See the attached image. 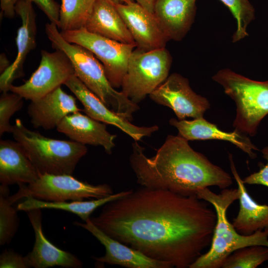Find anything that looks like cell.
<instances>
[{"mask_svg": "<svg viewBox=\"0 0 268 268\" xmlns=\"http://www.w3.org/2000/svg\"><path fill=\"white\" fill-rule=\"evenodd\" d=\"M207 202L196 196L142 187L105 204L90 219L147 257L187 268L211 242L216 214Z\"/></svg>", "mask_w": 268, "mask_h": 268, "instance_id": "6da1fadb", "label": "cell"}, {"mask_svg": "<svg viewBox=\"0 0 268 268\" xmlns=\"http://www.w3.org/2000/svg\"><path fill=\"white\" fill-rule=\"evenodd\" d=\"M132 148L130 165L142 187L197 196L202 189L216 186L224 189L233 183L229 173L178 135H168L152 157L144 154V148L137 141L132 143Z\"/></svg>", "mask_w": 268, "mask_h": 268, "instance_id": "7a4b0ae2", "label": "cell"}, {"mask_svg": "<svg viewBox=\"0 0 268 268\" xmlns=\"http://www.w3.org/2000/svg\"><path fill=\"white\" fill-rule=\"evenodd\" d=\"M53 23H47L45 32L52 47L63 52L70 60L76 76L108 107L120 116L132 121L133 114L139 109L122 91H118L108 80L104 67L85 47L66 41Z\"/></svg>", "mask_w": 268, "mask_h": 268, "instance_id": "3957f363", "label": "cell"}, {"mask_svg": "<svg viewBox=\"0 0 268 268\" xmlns=\"http://www.w3.org/2000/svg\"><path fill=\"white\" fill-rule=\"evenodd\" d=\"M197 197L213 206L216 214V222L209 250L201 254L190 268H221L226 259L237 249L254 245L268 247V228L245 235L239 233L228 221L227 209L234 201L239 199L238 188L222 189L217 194L205 188L199 191Z\"/></svg>", "mask_w": 268, "mask_h": 268, "instance_id": "277c9868", "label": "cell"}, {"mask_svg": "<svg viewBox=\"0 0 268 268\" xmlns=\"http://www.w3.org/2000/svg\"><path fill=\"white\" fill-rule=\"evenodd\" d=\"M11 133L40 174L72 175L87 152L85 145L45 136L28 129L19 119L15 120Z\"/></svg>", "mask_w": 268, "mask_h": 268, "instance_id": "5b68a950", "label": "cell"}, {"mask_svg": "<svg viewBox=\"0 0 268 268\" xmlns=\"http://www.w3.org/2000/svg\"><path fill=\"white\" fill-rule=\"evenodd\" d=\"M212 79L235 103L234 129L255 135L260 122L268 114V80H252L229 68L218 70Z\"/></svg>", "mask_w": 268, "mask_h": 268, "instance_id": "8992f818", "label": "cell"}, {"mask_svg": "<svg viewBox=\"0 0 268 268\" xmlns=\"http://www.w3.org/2000/svg\"><path fill=\"white\" fill-rule=\"evenodd\" d=\"M172 62L171 55L165 47L150 51L134 50L121 91L138 104L166 79Z\"/></svg>", "mask_w": 268, "mask_h": 268, "instance_id": "52a82bcc", "label": "cell"}, {"mask_svg": "<svg viewBox=\"0 0 268 268\" xmlns=\"http://www.w3.org/2000/svg\"><path fill=\"white\" fill-rule=\"evenodd\" d=\"M113 194L106 184L94 185L78 180L71 175L40 174L33 182L19 186L17 191L9 197L12 204L31 197L46 201L63 202L99 199Z\"/></svg>", "mask_w": 268, "mask_h": 268, "instance_id": "ba28073f", "label": "cell"}, {"mask_svg": "<svg viewBox=\"0 0 268 268\" xmlns=\"http://www.w3.org/2000/svg\"><path fill=\"white\" fill-rule=\"evenodd\" d=\"M60 32L69 43L78 44L90 51L102 63L111 85L114 88L121 87L130 57L136 44L109 39L89 32L84 27Z\"/></svg>", "mask_w": 268, "mask_h": 268, "instance_id": "9c48e42d", "label": "cell"}, {"mask_svg": "<svg viewBox=\"0 0 268 268\" xmlns=\"http://www.w3.org/2000/svg\"><path fill=\"white\" fill-rule=\"evenodd\" d=\"M41 59L37 69L25 82L19 86L12 85L9 91L26 100L38 99L53 91L75 74L68 57L62 51L50 53L41 51Z\"/></svg>", "mask_w": 268, "mask_h": 268, "instance_id": "30bf717a", "label": "cell"}, {"mask_svg": "<svg viewBox=\"0 0 268 268\" xmlns=\"http://www.w3.org/2000/svg\"><path fill=\"white\" fill-rule=\"evenodd\" d=\"M149 97L155 103L171 109L179 120L203 118L210 107L207 98L195 92L188 79L177 73L169 75Z\"/></svg>", "mask_w": 268, "mask_h": 268, "instance_id": "8fae6325", "label": "cell"}, {"mask_svg": "<svg viewBox=\"0 0 268 268\" xmlns=\"http://www.w3.org/2000/svg\"><path fill=\"white\" fill-rule=\"evenodd\" d=\"M73 93L83 106V111L91 118L120 129L138 141L144 136H150L159 128L154 125L139 127L120 116L108 107L94 93L90 90L76 76H71L64 84Z\"/></svg>", "mask_w": 268, "mask_h": 268, "instance_id": "7c38bea8", "label": "cell"}, {"mask_svg": "<svg viewBox=\"0 0 268 268\" xmlns=\"http://www.w3.org/2000/svg\"><path fill=\"white\" fill-rule=\"evenodd\" d=\"M137 48L150 51L165 48L168 41L154 14L134 1L114 4Z\"/></svg>", "mask_w": 268, "mask_h": 268, "instance_id": "4fadbf2b", "label": "cell"}, {"mask_svg": "<svg viewBox=\"0 0 268 268\" xmlns=\"http://www.w3.org/2000/svg\"><path fill=\"white\" fill-rule=\"evenodd\" d=\"M73 224L90 232L105 248L100 257H94L97 263L116 265L128 268H170V264L151 259L141 252L107 235L90 220Z\"/></svg>", "mask_w": 268, "mask_h": 268, "instance_id": "5bb4252c", "label": "cell"}, {"mask_svg": "<svg viewBox=\"0 0 268 268\" xmlns=\"http://www.w3.org/2000/svg\"><path fill=\"white\" fill-rule=\"evenodd\" d=\"M32 3L28 0H18L16 4V13L20 17L22 22L16 38L17 55L13 62L0 74L1 92L9 91L12 82L22 76L25 60L36 46V14Z\"/></svg>", "mask_w": 268, "mask_h": 268, "instance_id": "9a60e30c", "label": "cell"}, {"mask_svg": "<svg viewBox=\"0 0 268 268\" xmlns=\"http://www.w3.org/2000/svg\"><path fill=\"white\" fill-rule=\"evenodd\" d=\"M83 111L76 104V99L65 92L61 86L28 105L27 113L35 128L52 130L59 125L70 114Z\"/></svg>", "mask_w": 268, "mask_h": 268, "instance_id": "2e32d148", "label": "cell"}, {"mask_svg": "<svg viewBox=\"0 0 268 268\" xmlns=\"http://www.w3.org/2000/svg\"><path fill=\"white\" fill-rule=\"evenodd\" d=\"M42 209L26 211L35 234L33 249L27 257L31 267L47 268L59 266L66 268H79L82 262L71 253L63 250L50 242L45 236L42 225Z\"/></svg>", "mask_w": 268, "mask_h": 268, "instance_id": "e0dca14e", "label": "cell"}, {"mask_svg": "<svg viewBox=\"0 0 268 268\" xmlns=\"http://www.w3.org/2000/svg\"><path fill=\"white\" fill-rule=\"evenodd\" d=\"M169 123L178 130V135L188 141L208 139L227 141L247 153L252 159L257 157L256 153L253 151L259 150L246 134L236 129L232 132L223 131L217 125L203 118L193 120H179L171 118Z\"/></svg>", "mask_w": 268, "mask_h": 268, "instance_id": "ac0fdd59", "label": "cell"}, {"mask_svg": "<svg viewBox=\"0 0 268 268\" xmlns=\"http://www.w3.org/2000/svg\"><path fill=\"white\" fill-rule=\"evenodd\" d=\"M56 129L76 142L102 146L109 154L115 146L116 135L107 131L106 124L80 112L67 116Z\"/></svg>", "mask_w": 268, "mask_h": 268, "instance_id": "d6986e66", "label": "cell"}, {"mask_svg": "<svg viewBox=\"0 0 268 268\" xmlns=\"http://www.w3.org/2000/svg\"><path fill=\"white\" fill-rule=\"evenodd\" d=\"M40 174L23 146L16 140L0 141V183L18 186L34 182Z\"/></svg>", "mask_w": 268, "mask_h": 268, "instance_id": "ffe728a7", "label": "cell"}, {"mask_svg": "<svg viewBox=\"0 0 268 268\" xmlns=\"http://www.w3.org/2000/svg\"><path fill=\"white\" fill-rule=\"evenodd\" d=\"M196 0H156L153 14L168 39L181 41L190 30L196 13Z\"/></svg>", "mask_w": 268, "mask_h": 268, "instance_id": "44dd1931", "label": "cell"}, {"mask_svg": "<svg viewBox=\"0 0 268 268\" xmlns=\"http://www.w3.org/2000/svg\"><path fill=\"white\" fill-rule=\"evenodd\" d=\"M229 159L231 172L239 191L240 208L232 225L239 233L245 235L268 228V205L259 204L253 200L236 170L231 154H229Z\"/></svg>", "mask_w": 268, "mask_h": 268, "instance_id": "7402d4cb", "label": "cell"}, {"mask_svg": "<svg viewBox=\"0 0 268 268\" xmlns=\"http://www.w3.org/2000/svg\"><path fill=\"white\" fill-rule=\"evenodd\" d=\"M84 28L121 43L136 44L115 5L107 0H95Z\"/></svg>", "mask_w": 268, "mask_h": 268, "instance_id": "603a6c76", "label": "cell"}, {"mask_svg": "<svg viewBox=\"0 0 268 268\" xmlns=\"http://www.w3.org/2000/svg\"><path fill=\"white\" fill-rule=\"evenodd\" d=\"M132 191V190L124 191L103 198L92 199L87 201L51 202L27 197L17 205L16 209L25 211L36 208L61 209L75 214L84 221H86L90 218V215L97 208L111 201L121 198L130 194Z\"/></svg>", "mask_w": 268, "mask_h": 268, "instance_id": "cb8c5ba5", "label": "cell"}, {"mask_svg": "<svg viewBox=\"0 0 268 268\" xmlns=\"http://www.w3.org/2000/svg\"><path fill=\"white\" fill-rule=\"evenodd\" d=\"M58 28L61 31L84 27L91 14L95 0H61Z\"/></svg>", "mask_w": 268, "mask_h": 268, "instance_id": "d4e9b609", "label": "cell"}, {"mask_svg": "<svg viewBox=\"0 0 268 268\" xmlns=\"http://www.w3.org/2000/svg\"><path fill=\"white\" fill-rule=\"evenodd\" d=\"M8 186H0V245L9 243L19 226L16 210L9 200Z\"/></svg>", "mask_w": 268, "mask_h": 268, "instance_id": "484cf974", "label": "cell"}, {"mask_svg": "<svg viewBox=\"0 0 268 268\" xmlns=\"http://www.w3.org/2000/svg\"><path fill=\"white\" fill-rule=\"evenodd\" d=\"M268 260V247L254 245L234 251L225 260L222 268H256Z\"/></svg>", "mask_w": 268, "mask_h": 268, "instance_id": "4316f807", "label": "cell"}, {"mask_svg": "<svg viewBox=\"0 0 268 268\" xmlns=\"http://www.w3.org/2000/svg\"><path fill=\"white\" fill-rule=\"evenodd\" d=\"M228 7L236 20L237 28L232 36L236 43L248 36L247 27L255 18V9L248 0H220Z\"/></svg>", "mask_w": 268, "mask_h": 268, "instance_id": "83f0119b", "label": "cell"}, {"mask_svg": "<svg viewBox=\"0 0 268 268\" xmlns=\"http://www.w3.org/2000/svg\"><path fill=\"white\" fill-rule=\"evenodd\" d=\"M23 98L11 92H2L0 97V135L4 133H11V117L23 106Z\"/></svg>", "mask_w": 268, "mask_h": 268, "instance_id": "f1b7e54d", "label": "cell"}, {"mask_svg": "<svg viewBox=\"0 0 268 268\" xmlns=\"http://www.w3.org/2000/svg\"><path fill=\"white\" fill-rule=\"evenodd\" d=\"M31 265L27 256H23L12 250H5L0 255V268H28Z\"/></svg>", "mask_w": 268, "mask_h": 268, "instance_id": "f546056e", "label": "cell"}, {"mask_svg": "<svg viewBox=\"0 0 268 268\" xmlns=\"http://www.w3.org/2000/svg\"><path fill=\"white\" fill-rule=\"evenodd\" d=\"M263 157L267 160L266 165L259 163L260 170L247 176L243 181L245 184L261 185L268 188V146L262 150Z\"/></svg>", "mask_w": 268, "mask_h": 268, "instance_id": "4dcf8cb0", "label": "cell"}, {"mask_svg": "<svg viewBox=\"0 0 268 268\" xmlns=\"http://www.w3.org/2000/svg\"><path fill=\"white\" fill-rule=\"evenodd\" d=\"M34 2L46 15L50 22L58 27L60 20V7L54 0H28Z\"/></svg>", "mask_w": 268, "mask_h": 268, "instance_id": "1f68e13d", "label": "cell"}, {"mask_svg": "<svg viewBox=\"0 0 268 268\" xmlns=\"http://www.w3.org/2000/svg\"><path fill=\"white\" fill-rule=\"evenodd\" d=\"M18 0H0L2 14L6 18H12L16 14L15 5Z\"/></svg>", "mask_w": 268, "mask_h": 268, "instance_id": "d6a6232c", "label": "cell"}, {"mask_svg": "<svg viewBox=\"0 0 268 268\" xmlns=\"http://www.w3.org/2000/svg\"><path fill=\"white\" fill-rule=\"evenodd\" d=\"M136 2L141 5L150 12L153 13L154 7L156 0H135Z\"/></svg>", "mask_w": 268, "mask_h": 268, "instance_id": "836d02e7", "label": "cell"}, {"mask_svg": "<svg viewBox=\"0 0 268 268\" xmlns=\"http://www.w3.org/2000/svg\"><path fill=\"white\" fill-rule=\"evenodd\" d=\"M0 74L4 72L10 65L6 56L4 54H0Z\"/></svg>", "mask_w": 268, "mask_h": 268, "instance_id": "e575fe53", "label": "cell"}, {"mask_svg": "<svg viewBox=\"0 0 268 268\" xmlns=\"http://www.w3.org/2000/svg\"><path fill=\"white\" fill-rule=\"evenodd\" d=\"M113 4H117L121 2V0H107Z\"/></svg>", "mask_w": 268, "mask_h": 268, "instance_id": "d590c367", "label": "cell"}, {"mask_svg": "<svg viewBox=\"0 0 268 268\" xmlns=\"http://www.w3.org/2000/svg\"><path fill=\"white\" fill-rule=\"evenodd\" d=\"M121 2H127L129 1H134V0H121Z\"/></svg>", "mask_w": 268, "mask_h": 268, "instance_id": "8d00e7d4", "label": "cell"}, {"mask_svg": "<svg viewBox=\"0 0 268 268\" xmlns=\"http://www.w3.org/2000/svg\"><path fill=\"white\" fill-rule=\"evenodd\" d=\"M267 268H268V267H267Z\"/></svg>", "mask_w": 268, "mask_h": 268, "instance_id": "74e56055", "label": "cell"}]
</instances>
